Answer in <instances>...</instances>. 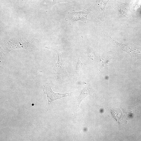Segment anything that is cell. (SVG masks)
Listing matches in <instances>:
<instances>
[{
    "label": "cell",
    "mask_w": 141,
    "mask_h": 141,
    "mask_svg": "<svg viewBox=\"0 0 141 141\" xmlns=\"http://www.w3.org/2000/svg\"><path fill=\"white\" fill-rule=\"evenodd\" d=\"M51 85L48 83H46L43 85V91L44 93L46 95L48 100V104L46 107L45 111L46 112L48 110L51 102L62 98L73 96V92L60 93L53 92L51 89Z\"/></svg>",
    "instance_id": "obj_1"
},
{
    "label": "cell",
    "mask_w": 141,
    "mask_h": 141,
    "mask_svg": "<svg viewBox=\"0 0 141 141\" xmlns=\"http://www.w3.org/2000/svg\"><path fill=\"white\" fill-rule=\"evenodd\" d=\"M115 44L123 51L128 54L133 60L141 58V49L131 44H122L114 40Z\"/></svg>",
    "instance_id": "obj_2"
},
{
    "label": "cell",
    "mask_w": 141,
    "mask_h": 141,
    "mask_svg": "<svg viewBox=\"0 0 141 141\" xmlns=\"http://www.w3.org/2000/svg\"><path fill=\"white\" fill-rule=\"evenodd\" d=\"M91 8H89L79 11L68 12L67 14L68 17L69 19L73 22L80 20L86 23L87 20V16L91 12Z\"/></svg>",
    "instance_id": "obj_3"
},
{
    "label": "cell",
    "mask_w": 141,
    "mask_h": 141,
    "mask_svg": "<svg viewBox=\"0 0 141 141\" xmlns=\"http://www.w3.org/2000/svg\"><path fill=\"white\" fill-rule=\"evenodd\" d=\"M16 41L9 42L7 45L8 47L11 49L24 48L28 50L32 49L34 48L33 45L26 40L20 39Z\"/></svg>",
    "instance_id": "obj_4"
},
{
    "label": "cell",
    "mask_w": 141,
    "mask_h": 141,
    "mask_svg": "<svg viewBox=\"0 0 141 141\" xmlns=\"http://www.w3.org/2000/svg\"><path fill=\"white\" fill-rule=\"evenodd\" d=\"M92 90L90 87H85L81 90V92L78 96L75 105V111L79 110L80 105L82 101L86 97L89 95L92 92Z\"/></svg>",
    "instance_id": "obj_5"
},
{
    "label": "cell",
    "mask_w": 141,
    "mask_h": 141,
    "mask_svg": "<svg viewBox=\"0 0 141 141\" xmlns=\"http://www.w3.org/2000/svg\"><path fill=\"white\" fill-rule=\"evenodd\" d=\"M112 60L113 56L110 53L104 55L102 56L101 62V67H105L108 66V65L111 62Z\"/></svg>",
    "instance_id": "obj_6"
},
{
    "label": "cell",
    "mask_w": 141,
    "mask_h": 141,
    "mask_svg": "<svg viewBox=\"0 0 141 141\" xmlns=\"http://www.w3.org/2000/svg\"><path fill=\"white\" fill-rule=\"evenodd\" d=\"M88 55L90 58L92 59L94 58V54L92 47L89 45H88L87 47Z\"/></svg>",
    "instance_id": "obj_7"
},
{
    "label": "cell",
    "mask_w": 141,
    "mask_h": 141,
    "mask_svg": "<svg viewBox=\"0 0 141 141\" xmlns=\"http://www.w3.org/2000/svg\"><path fill=\"white\" fill-rule=\"evenodd\" d=\"M83 64V63H81L79 57L77 61L75 68V72L77 74H78L79 73L80 70Z\"/></svg>",
    "instance_id": "obj_8"
},
{
    "label": "cell",
    "mask_w": 141,
    "mask_h": 141,
    "mask_svg": "<svg viewBox=\"0 0 141 141\" xmlns=\"http://www.w3.org/2000/svg\"><path fill=\"white\" fill-rule=\"evenodd\" d=\"M71 0H53L52 3V5H53L56 4L63 2H68L70 1Z\"/></svg>",
    "instance_id": "obj_9"
}]
</instances>
